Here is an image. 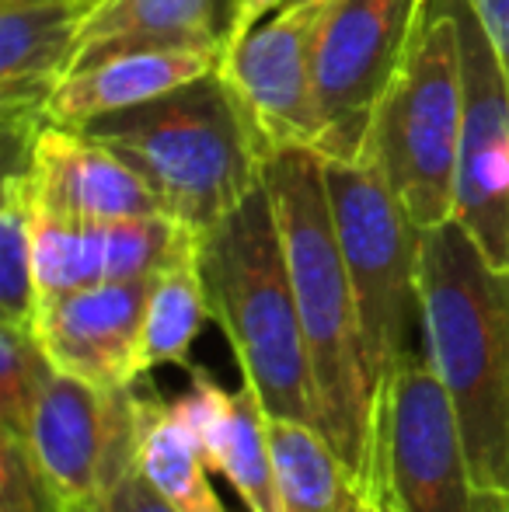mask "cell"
Listing matches in <instances>:
<instances>
[{
  "mask_svg": "<svg viewBox=\"0 0 509 512\" xmlns=\"http://www.w3.org/2000/svg\"><path fill=\"white\" fill-rule=\"evenodd\" d=\"M506 512H509V499H506Z\"/></svg>",
  "mask_w": 509,
  "mask_h": 512,
  "instance_id": "f546056e",
  "label": "cell"
},
{
  "mask_svg": "<svg viewBox=\"0 0 509 512\" xmlns=\"http://www.w3.org/2000/svg\"><path fill=\"white\" fill-rule=\"evenodd\" d=\"M265 189L276 209L300 328L311 356L318 429L363 481L377 391L363 356L353 286L328 203L325 157L311 147L276 150L265 164Z\"/></svg>",
  "mask_w": 509,
  "mask_h": 512,
  "instance_id": "6da1fadb",
  "label": "cell"
},
{
  "mask_svg": "<svg viewBox=\"0 0 509 512\" xmlns=\"http://www.w3.org/2000/svg\"><path fill=\"white\" fill-rule=\"evenodd\" d=\"M175 415L189 425L213 474H224L248 512H283L272 460L269 415L248 384L224 391L210 370L192 366L189 391L171 398Z\"/></svg>",
  "mask_w": 509,
  "mask_h": 512,
  "instance_id": "9a60e30c",
  "label": "cell"
},
{
  "mask_svg": "<svg viewBox=\"0 0 509 512\" xmlns=\"http://www.w3.org/2000/svg\"><path fill=\"white\" fill-rule=\"evenodd\" d=\"M25 171L39 213L81 223H112L164 213L157 192L133 168L81 129L42 126L25 150Z\"/></svg>",
  "mask_w": 509,
  "mask_h": 512,
  "instance_id": "4fadbf2b",
  "label": "cell"
},
{
  "mask_svg": "<svg viewBox=\"0 0 509 512\" xmlns=\"http://www.w3.org/2000/svg\"><path fill=\"white\" fill-rule=\"evenodd\" d=\"M325 182L353 286L363 356L377 391L394 366L412 352V328L422 324V230L367 157H325Z\"/></svg>",
  "mask_w": 509,
  "mask_h": 512,
  "instance_id": "8992f818",
  "label": "cell"
},
{
  "mask_svg": "<svg viewBox=\"0 0 509 512\" xmlns=\"http://www.w3.org/2000/svg\"><path fill=\"white\" fill-rule=\"evenodd\" d=\"M279 4H283V0H234V21H231V35H227L224 56L231 53V49L238 46V42L245 39L248 32H252L258 21L265 18V14L276 11Z\"/></svg>",
  "mask_w": 509,
  "mask_h": 512,
  "instance_id": "4316f807",
  "label": "cell"
},
{
  "mask_svg": "<svg viewBox=\"0 0 509 512\" xmlns=\"http://www.w3.org/2000/svg\"><path fill=\"white\" fill-rule=\"evenodd\" d=\"M102 512H175L154 488L147 485L140 471L126 474L116 485V492L109 495V502L102 506Z\"/></svg>",
  "mask_w": 509,
  "mask_h": 512,
  "instance_id": "d4e9b609",
  "label": "cell"
},
{
  "mask_svg": "<svg viewBox=\"0 0 509 512\" xmlns=\"http://www.w3.org/2000/svg\"><path fill=\"white\" fill-rule=\"evenodd\" d=\"M199 269L213 321L224 328L241 380L265 415L318 425L311 356L265 182L199 234Z\"/></svg>",
  "mask_w": 509,
  "mask_h": 512,
  "instance_id": "277c9868",
  "label": "cell"
},
{
  "mask_svg": "<svg viewBox=\"0 0 509 512\" xmlns=\"http://www.w3.org/2000/svg\"><path fill=\"white\" fill-rule=\"evenodd\" d=\"M231 21L234 0H102L84 21L70 70L123 46H206L224 56Z\"/></svg>",
  "mask_w": 509,
  "mask_h": 512,
  "instance_id": "e0dca14e",
  "label": "cell"
},
{
  "mask_svg": "<svg viewBox=\"0 0 509 512\" xmlns=\"http://www.w3.org/2000/svg\"><path fill=\"white\" fill-rule=\"evenodd\" d=\"M28 443L74 512H102L140 446V384L98 387L53 373L32 418Z\"/></svg>",
  "mask_w": 509,
  "mask_h": 512,
  "instance_id": "9c48e42d",
  "label": "cell"
},
{
  "mask_svg": "<svg viewBox=\"0 0 509 512\" xmlns=\"http://www.w3.org/2000/svg\"><path fill=\"white\" fill-rule=\"evenodd\" d=\"M332 4L283 0L220 63L269 154L314 150V46Z\"/></svg>",
  "mask_w": 509,
  "mask_h": 512,
  "instance_id": "8fae6325",
  "label": "cell"
},
{
  "mask_svg": "<svg viewBox=\"0 0 509 512\" xmlns=\"http://www.w3.org/2000/svg\"><path fill=\"white\" fill-rule=\"evenodd\" d=\"M475 18L482 21L485 35L496 46L499 60H503V70L509 77V0H468Z\"/></svg>",
  "mask_w": 509,
  "mask_h": 512,
  "instance_id": "484cf974",
  "label": "cell"
},
{
  "mask_svg": "<svg viewBox=\"0 0 509 512\" xmlns=\"http://www.w3.org/2000/svg\"><path fill=\"white\" fill-rule=\"evenodd\" d=\"M422 352L454 401L475 488L509 499V269L461 223L422 230Z\"/></svg>",
  "mask_w": 509,
  "mask_h": 512,
  "instance_id": "7a4b0ae2",
  "label": "cell"
},
{
  "mask_svg": "<svg viewBox=\"0 0 509 512\" xmlns=\"http://www.w3.org/2000/svg\"><path fill=\"white\" fill-rule=\"evenodd\" d=\"M150 279L98 283L49 297L35 314V338L53 366L98 387H133L143 380L140 345Z\"/></svg>",
  "mask_w": 509,
  "mask_h": 512,
  "instance_id": "7c38bea8",
  "label": "cell"
},
{
  "mask_svg": "<svg viewBox=\"0 0 509 512\" xmlns=\"http://www.w3.org/2000/svg\"><path fill=\"white\" fill-rule=\"evenodd\" d=\"M377 506V512H394L391 506H381V502H374ZM492 512H506V502H496V506H492Z\"/></svg>",
  "mask_w": 509,
  "mask_h": 512,
  "instance_id": "83f0119b",
  "label": "cell"
},
{
  "mask_svg": "<svg viewBox=\"0 0 509 512\" xmlns=\"http://www.w3.org/2000/svg\"><path fill=\"white\" fill-rule=\"evenodd\" d=\"M269 439L283 512H374L363 481L318 425L269 418Z\"/></svg>",
  "mask_w": 509,
  "mask_h": 512,
  "instance_id": "ac0fdd59",
  "label": "cell"
},
{
  "mask_svg": "<svg viewBox=\"0 0 509 512\" xmlns=\"http://www.w3.org/2000/svg\"><path fill=\"white\" fill-rule=\"evenodd\" d=\"M224 56L206 46H123L70 70L46 102V126L81 129L164 91L213 74Z\"/></svg>",
  "mask_w": 509,
  "mask_h": 512,
  "instance_id": "2e32d148",
  "label": "cell"
},
{
  "mask_svg": "<svg viewBox=\"0 0 509 512\" xmlns=\"http://www.w3.org/2000/svg\"><path fill=\"white\" fill-rule=\"evenodd\" d=\"M136 471L175 512H227L210 485V464L171 401L140 391Z\"/></svg>",
  "mask_w": 509,
  "mask_h": 512,
  "instance_id": "d6986e66",
  "label": "cell"
},
{
  "mask_svg": "<svg viewBox=\"0 0 509 512\" xmlns=\"http://www.w3.org/2000/svg\"><path fill=\"white\" fill-rule=\"evenodd\" d=\"M461 39L464 119L454 216L485 258L509 269V77L468 0H447Z\"/></svg>",
  "mask_w": 509,
  "mask_h": 512,
  "instance_id": "30bf717a",
  "label": "cell"
},
{
  "mask_svg": "<svg viewBox=\"0 0 509 512\" xmlns=\"http://www.w3.org/2000/svg\"><path fill=\"white\" fill-rule=\"evenodd\" d=\"M56 4H84V7H91V11H95L102 0H56Z\"/></svg>",
  "mask_w": 509,
  "mask_h": 512,
  "instance_id": "f1b7e54d",
  "label": "cell"
},
{
  "mask_svg": "<svg viewBox=\"0 0 509 512\" xmlns=\"http://www.w3.org/2000/svg\"><path fill=\"white\" fill-rule=\"evenodd\" d=\"M461 119L464 77L454 14L447 0H426L412 46L387 84L360 154L377 164L419 230L454 216Z\"/></svg>",
  "mask_w": 509,
  "mask_h": 512,
  "instance_id": "5b68a950",
  "label": "cell"
},
{
  "mask_svg": "<svg viewBox=\"0 0 509 512\" xmlns=\"http://www.w3.org/2000/svg\"><path fill=\"white\" fill-rule=\"evenodd\" d=\"M213 321L206 297L203 269H199V241L189 244L150 279L147 317H143L140 370L147 377L154 366H182L192 370V342L203 324Z\"/></svg>",
  "mask_w": 509,
  "mask_h": 512,
  "instance_id": "ffe728a7",
  "label": "cell"
},
{
  "mask_svg": "<svg viewBox=\"0 0 509 512\" xmlns=\"http://www.w3.org/2000/svg\"><path fill=\"white\" fill-rule=\"evenodd\" d=\"M157 192L164 213L206 234L265 182L269 147L220 74H203L81 126Z\"/></svg>",
  "mask_w": 509,
  "mask_h": 512,
  "instance_id": "3957f363",
  "label": "cell"
},
{
  "mask_svg": "<svg viewBox=\"0 0 509 512\" xmlns=\"http://www.w3.org/2000/svg\"><path fill=\"white\" fill-rule=\"evenodd\" d=\"M91 7L56 0H0V115L28 150L46 126V102L70 74Z\"/></svg>",
  "mask_w": 509,
  "mask_h": 512,
  "instance_id": "5bb4252c",
  "label": "cell"
},
{
  "mask_svg": "<svg viewBox=\"0 0 509 512\" xmlns=\"http://www.w3.org/2000/svg\"><path fill=\"white\" fill-rule=\"evenodd\" d=\"M0 512H74L35 446L7 429H0Z\"/></svg>",
  "mask_w": 509,
  "mask_h": 512,
  "instance_id": "cb8c5ba5",
  "label": "cell"
},
{
  "mask_svg": "<svg viewBox=\"0 0 509 512\" xmlns=\"http://www.w3.org/2000/svg\"><path fill=\"white\" fill-rule=\"evenodd\" d=\"M109 283V230L105 223L60 220L35 209V286L49 297Z\"/></svg>",
  "mask_w": 509,
  "mask_h": 512,
  "instance_id": "44dd1931",
  "label": "cell"
},
{
  "mask_svg": "<svg viewBox=\"0 0 509 512\" xmlns=\"http://www.w3.org/2000/svg\"><path fill=\"white\" fill-rule=\"evenodd\" d=\"M39 314L35 286V199L25 171H7L0 199V321L32 328Z\"/></svg>",
  "mask_w": 509,
  "mask_h": 512,
  "instance_id": "7402d4cb",
  "label": "cell"
},
{
  "mask_svg": "<svg viewBox=\"0 0 509 512\" xmlns=\"http://www.w3.org/2000/svg\"><path fill=\"white\" fill-rule=\"evenodd\" d=\"M426 0H335L314 46V150L356 161Z\"/></svg>",
  "mask_w": 509,
  "mask_h": 512,
  "instance_id": "ba28073f",
  "label": "cell"
},
{
  "mask_svg": "<svg viewBox=\"0 0 509 512\" xmlns=\"http://www.w3.org/2000/svg\"><path fill=\"white\" fill-rule=\"evenodd\" d=\"M370 502H374V499H370ZM374 512H377V506H374Z\"/></svg>",
  "mask_w": 509,
  "mask_h": 512,
  "instance_id": "4dcf8cb0",
  "label": "cell"
},
{
  "mask_svg": "<svg viewBox=\"0 0 509 512\" xmlns=\"http://www.w3.org/2000/svg\"><path fill=\"white\" fill-rule=\"evenodd\" d=\"M363 488L394 512H492L475 488L468 446L426 352H408L377 387Z\"/></svg>",
  "mask_w": 509,
  "mask_h": 512,
  "instance_id": "52a82bcc",
  "label": "cell"
},
{
  "mask_svg": "<svg viewBox=\"0 0 509 512\" xmlns=\"http://www.w3.org/2000/svg\"><path fill=\"white\" fill-rule=\"evenodd\" d=\"M56 366L25 324L0 321V429L28 439L32 418Z\"/></svg>",
  "mask_w": 509,
  "mask_h": 512,
  "instance_id": "603a6c76",
  "label": "cell"
}]
</instances>
